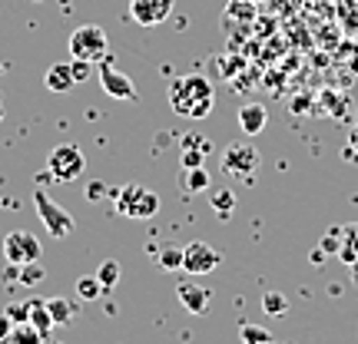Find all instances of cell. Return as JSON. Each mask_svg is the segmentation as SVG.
I'll list each match as a JSON object with an SVG mask.
<instances>
[{"mask_svg": "<svg viewBox=\"0 0 358 344\" xmlns=\"http://www.w3.org/2000/svg\"><path fill=\"white\" fill-rule=\"evenodd\" d=\"M213 103H216V93L203 73H186L169 83V106L173 113L186 116V119H206L213 113Z\"/></svg>", "mask_w": 358, "mask_h": 344, "instance_id": "cell-1", "label": "cell"}, {"mask_svg": "<svg viewBox=\"0 0 358 344\" xmlns=\"http://www.w3.org/2000/svg\"><path fill=\"white\" fill-rule=\"evenodd\" d=\"M110 53V40L103 33V27L83 24L70 33V57L73 60H87V63H103Z\"/></svg>", "mask_w": 358, "mask_h": 344, "instance_id": "cell-2", "label": "cell"}, {"mask_svg": "<svg viewBox=\"0 0 358 344\" xmlns=\"http://www.w3.org/2000/svg\"><path fill=\"white\" fill-rule=\"evenodd\" d=\"M116 212L127 218H153L159 212V195L140 182H129L116 192Z\"/></svg>", "mask_w": 358, "mask_h": 344, "instance_id": "cell-3", "label": "cell"}, {"mask_svg": "<svg viewBox=\"0 0 358 344\" xmlns=\"http://www.w3.org/2000/svg\"><path fill=\"white\" fill-rule=\"evenodd\" d=\"M34 209H37V218L43 222V229L50 232V239H66L77 225V218L70 216L60 202H53L47 189H34Z\"/></svg>", "mask_w": 358, "mask_h": 344, "instance_id": "cell-4", "label": "cell"}, {"mask_svg": "<svg viewBox=\"0 0 358 344\" xmlns=\"http://www.w3.org/2000/svg\"><path fill=\"white\" fill-rule=\"evenodd\" d=\"M83 169H87V159H83V153H80L73 142H60V146H53L50 156H47V172H50V179H57V182H73Z\"/></svg>", "mask_w": 358, "mask_h": 344, "instance_id": "cell-5", "label": "cell"}, {"mask_svg": "<svg viewBox=\"0 0 358 344\" xmlns=\"http://www.w3.org/2000/svg\"><path fill=\"white\" fill-rule=\"evenodd\" d=\"M40 252H43V248H40V239L27 229H13V232H7V239H3V258H7L13 268L27 265V262H40Z\"/></svg>", "mask_w": 358, "mask_h": 344, "instance_id": "cell-6", "label": "cell"}, {"mask_svg": "<svg viewBox=\"0 0 358 344\" xmlns=\"http://www.w3.org/2000/svg\"><path fill=\"white\" fill-rule=\"evenodd\" d=\"M259 169V153L252 142H229L222 149V172L236 179H249Z\"/></svg>", "mask_w": 358, "mask_h": 344, "instance_id": "cell-7", "label": "cell"}, {"mask_svg": "<svg viewBox=\"0 0 358 344\" xmlns=\"http://www.w3.org/2000/svg\"><path fill=\"white\" fill-rule=\"evenodd\" d=\"M219 265H222V252L209 242H189L182 248V271H189V275H209Z\"/></svg>", "mask_w": 358, "mask_h": 344, "instance_id": "cell-8", "label": "cell"}, {"mask_svg": "<svg viewBox=\"0 0 358 344\" xmlns=\"http://www.w3.org/2000/svg\"><path fill=\"white\" fill-rule=\"evenodd\" d=\"M96 80H100L103 93H110L113 100H136V87H133V80H129L127 73H120L110 60H103V63H100Z\"/></svg>", "mask_w": 358, "mask_h": 344, "instance_id": "cell-9", "label": "cell"}, {"mask_svg": "<svg viewBox=\"0 0 358 344\" xmlns=\"http://www.w3.org/2000/svg\"><path fill=\"white\" fill-rule=\"evenodd\" d=\"M176 0H129V13L140 27H159L173 13Z\"/></svg>", "mask_w": 358, "mask_h": 344, "instance_id": "cell-10", "label": "cell"}, {"mask_svg": "<svg viewBox=\"0 0 358 344\" xmlns=\"http://www.w3.org/2000/svg\"><path fill=\"white\" fill-rule=\"evenodd\" d=\"M176 298L189 315H206V311H209V301H213V292L203 288V285H196V281H182L176 288Z\"/></svg>", "mask_w": 358, "mask_h": 344, "instance_id": "cell-11", "label": "cell"}, {"mask_svg": "<svg viewBox=\"0 0 358 344\" xmlns=\"http://www.w3.org/2000/svg\"><path fill=\"white\" fill-rule=\"evenodd\" d=\"M236 119H239V129H243L245 136H259L268 123V110L262 106V103H243Z\"/></svg>", "mask_w": 358, "mask_h": 344, "instance_id": "cell-12", "label": "cell"}, {"mask_svg": "<svg viewBox=\"0 0 358 344\" xmlns=\"http://www.w3.org/2000/svg\"><path fill=\"white\" fill-rule=\"evenodd\" d=\"M43 87L50 93H66V89L77 87V77H73V66L70 63H50V70L43 73Z\"/></svg>", "mask_w": 358, "mask_h": 344, "instance_id": "cell-13", "label": "cell"}, {"mask_svg": "<svg viewBox=\"0 0 358 344\" xmlns=\"http://www.w3.org/2000/svg\"><path fill=\"white\" fill-rule=\"evenodd\" d=\"M47 311H50L53 324H70L80 315V305H77V298H50Z\"/></svg>", "mask_w": 358, "mask_h": 344, "instance_id": "cell-14", "label": "cell"}, {"mask_svg": "<svg viewBox=\"0 0 358 344\" xmlns=\"http://www.w3.org/2000/svg\"><path fill=\"white\" fill-rule=\"evenodd\" d=\"M179 186L189 192V195H196V192H209L213 179H209V172H206L203 166H192V169H182V172H179Z\"/></svg>", "mask_w": 358, "mask_h": 344, "instance_id": "cell-15", "label": "cell"}, {"mask_svg": "<svg viewBox=\"0 0 358 344\" xmlns=\"http://www.w3.org/2000/svg\"><path fill=\"white\" fill-rule=\"evenodd\" d=\"M30 324L40 331V338L47 341L50 338V328H53V318H50V311H47V301H30Z\"/></svg>", "mask_w": 358, "mask_h": 344, "instance_id": "cell-16", "label": "cell"}, {"mask_svg": "<svg viewBox=\"0 0 358 344\" xmlns=\"http://www.w3.org/2000/svg\"><path fill=\"white\" fill-rule=\"evenodd\" d=\"M73 292H77L80 301H96V298H103V285L96 275H83V278H77V285H73Z\"/></svg>", "mask_w": 358, "mask_h": 344, "instance_id": "cell-17", "label": "cell"}, {"mask_svg": "<svg viewBox=\"0 0 358 344\" xmlns=\"http://www.w3.org/2000/svg\"><path fill=\"white\" fill-rule=\"evenodd\" d=\"M96 278H100L103 292H113L116 281H120V262H116V258H106V262H100V268H96Z\"/></svg>", "mask_w": 358, "mask_h": 344, "instance_id": "cell-18", "label": "cell"}, {"mask_svg": "<svg viewBox=\"0 0 358 344\" xmlns=\"http://www.w3.org/2000/svg\"><path fill=\"white\" fill-rule=\"evenodd\" d=\"M159 268L163 271H179L182 268V245H163L159 248Z\"/></svg>", "mask_w": 358, "mask_h": 344, "instance_id": "cell-19", "label": "cell"}, {"mask_svg": "<svg viewBox=\"0 0 358 344\" xmlns=\"http://www.w3.org/2000/svg\"><path fill=\"white\" fill-rule=\"evenodd\" d=\"M209 202H213V209H216L219 216L226 218L232 209H236V195H232L229 189H213L209 192Z\"/></svg>", "mask_w": 358, "mask_h": 344, "instance_id": "cell-20", "label": "cell"}, {"mask_svg": "<svg viewBox=\"0 0 358 344\" xmlns=\"http://www.w3.org/2000/svg\"><path fill=\"white\" fill-rule=\"evenodd\" d=\"M262 311H266V315H272V318H279V315H285V311H289V301H285L279 292H266V294H262Z\"/></svg>", "mask_w": 358, "mask_h": 344, "instance_id": "cell-21", "label": "cell"}, {"mask_svg": "<svg viewBox=\"0 0 358 344\" xmlns=\"http://www.w3.org/2000/svg\"><path fill=\"white\" fill-rule=\"evenodd\" d=\"M37 341H43V338H40V331L30 321H24V328H17V331L7 338V344H37Z\"/></svg>", "mask_w": 358, "mask_h": 344, "instance_id": "cell-22", "label": "cell"}, {"mask_svg": "<svg viewBox=\"0 0 358 344\" xmlns=\"http://www.w3.org/2000/svg\"><path fill=\"white\" fill-rule=\"evenodd\" d=\"M17 275H20V281H24L27 288H30V285H40L47 271H43V265H37V262H27V265L17 268Z\"/></svg>", "mask_w": 358, "mask_h": 344, "instance_id": "cell-23", "label": "cell"}, {"mask_svg": "<svg viewBox=\"0 0 358 344\" xmlns=\"http://www.w3.org/2000/svg\"><path fill=\"white\" fill-rule=\"evenodd\" d=\"M239 334H243L245 344H272V334L262 331V328H256V324H243Z\"/></svg>", "mask_w": 358, "mask_h": 344, "instance_id": "cell-24", "label": "cell"}, {"mask_svg": "<svg viewBox=\"0 0 358 344\" xmlns=\"http://www.w3.org/2000/svg\"><path fill=\"white\" fill-rule=\"evenodd\" d=\"M3 315H7L13 324H20V321L30 318V301H27V305H7V311H3Z\"/></svg>", "mask_w": 358, "mask_h": 344, "instance_id": "cell-25", "label": "cell"}, {"mask_svg": "<svg viewBox=\"0 0 358 344\" xmlns=\"http://www.w3.org/2000/svg\"><path fill=\"white\" fill-rule=\"evenodd\" d=\"M103 195H106V186H103V182H90V186H87V199H90V202H100Z\"/></svg>", "mask_w": 358, "mask_h": 344, "instance_id": "cell-26", "label": "cell"}, {"mask_svg": "<svg viewBox=\"0 0 358 344\" xmlns=\"http://www.w3.org/2000/svg\"><path fill=\"white\" fill-rule=\"evenodd\" d=\"M70 66H73V77H77V83H80V80L90 77V66H93V63H87V60H73Z\"/></svg>", "mask_w": 358, "mask_h": 344, "instance_id": "cell-27", "label": "cell"}, {"mask_svg": "<svg viewBox=\"0 0 358 344\" xmlns=\"http://www.w3.org/2000/svg\"><path fill=\"white\" fill-rule=\"evenodd\" d=\"M345 245L352 248V255H358V225H348L345 229Z\"/></svg>", "mask_w": 358, "mask_h": 344, "instance_id": "cell-28", "label": "cell"}, {"mask_svg": "<svg viewBox=\"0 0 358 344\" xmlns=\"http://www.w3.org/2000/svg\"><path fill=\"white\" fill-rule=\"evenodd\" d=\"M352 149H355V153H358V126L352 129Z\"/></svg>", "mask_w": 358, "mask_h": 344, "instance_id": "cell-29", "label": "cell"}, {"mask_svg": "<svg viewBox=\"0 0 358 344\" xmlns=\"http://www.w3.org/2000/svg\"><path fill=\"white\" fill-rule=\"evenodd\" d=\"M3 113H7V110H3V100H0V119H3Z\"/></svg>", "mask_w": 358, "mask_h": 344, "instance_id": "cell-30", "label": "cell"}, {"mask_svg": "<svg viewBox=\"0 0 358 344\" xmlns=\"http://www.w3.org/2000/svg\"><path fill=\"white\" fill-rule=\"evenodd\" d=\"M0 73H3V63H0Z\"/></svg>", "mask_w": 358, "mask_h": 344, "instance_id": "cell-31", "label": "cell"}, {"mask_svg": "<svg viewBox=\"0 0 358 344\" xmlns=\"http://www.w3.org/2000/svg\"><path fill=\"white\" fill-rule=\"evenodd\" d=\"M3 344H7V341H3Z\"/></svg>", "mask_w": 358, "mask_h": 344, "instance_id": "cell-32", "label": "cell"}]
</instances>
